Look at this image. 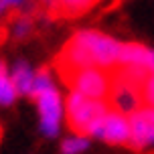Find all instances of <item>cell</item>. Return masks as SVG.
I'll return each instance as SVG.
<instances>
[{
  "mask_svg": "<svg viewBox=\"0 0 154 154\" xmlns=\"http://www.w3.org/2000/svg\"><path fill=\"white\" fill-rule=\"evenodd\" d=\"M109 112V106L106 100H93L85 97L77 91H71L65 101V120L75 136H95L101 138L103 120Z\"/></svg>",
  "mask_w": 154,
  "mask_h": 154,
  "instance_id": "obj_1",
  "label": "cell"
},
{
  "mask_svg": "<svg viewBox=\"0 0 154 154\" xmlns=\"http://www.w3.org/2000/svg\"><path fill=\"white\" fill-rule=\"evenodd\" d=\"M57 75L71 91H77L85 97L93 100H106L109 93V69H97V67H87V69H61Z\"/></svg>",
  "mask_w": 154,
  "mask_h": 154,
  "instance_id": "obj_2",
  "label": "cell"
},
{
  "mask_svg": "<svg viewBox=\"0 0 154 154\" xmlns=\"http://www.w3.org/2000/svg\"><path fill=\"white\" fill-rule=\"evenodd\" d=\"M109 77H112V81H109V93H108V97H106L109 109H116L120 114L130 116L144 106V89L142 87L124 81L122 77L114 75L112 71H109Z\"/></svg>",
  "mask_w": 154,
  "mask_h": 154,
  "instance_id": "obj_3",
  "label": "cell"
},
{
  "mask_svg": "<svg viewBox=\"0 0 154 154\" xmlns=\"http://www.w3.org/2000/svg\"><path fill=\"white\" fill-rule=\"evenodd\" d=\"M77 37L83 41L87 49L91 51L93 59L101 69H112L118 63V55H120V45L116 38L108 37L100 31H77Z\"/></svg>",
  "mask_w": 154,
  "mask_h": 154,
  "instance_id": "obj_4",
  "label": "cell"
},
{
  "mask_svg": "<svg viewBox=\"0 0 154 154\" xmlns=\"http://www.w3.org/2000/svg\"><path fill=\"white\" fill-rule=\"evenodd\" d=\"M31 100L38 103V112H41V130L45 136L53 138L59 132V118H61V100L59 93L53 85L47 87L37 95H32Z\"/></svg>",
  "mask_w": 154,
  "mask_h": 154,
  "instance_id": "obj_5",
  "label": "cell"
},
{
  "mask_svg": "<svg viewBox=\"0 0 154 154\" xmlns=\"http://www.w3.org/2000/svg\"><path fill=\"white\" fill-rule=\"evenodd\" d=\"M101 138L112 146H128L130 140V120L126 114H120L116 109H109L103 120V130Z\"/></svg>",
  "mask_w": 154,
  "mask_h": 154,
  "instance_id": "obj_6",
  "label": "cell"
},
{
  "mask_svg": "<svg viewBox=\"0 0 154 154\" xmlns=\"http://www.w3.org/2000/svg\"><path fill=\"white\" fill-rule=\"evenodd\" d=\"M91 0H53L47 4V16L51 20L59 18H77L91 8Z\"/></svg>",
  "mask_w": 154,
  "mask_h": 154,
  "instance_id": "obj_7",
  "label": "cell"
},
{
  "mask_svg": "<svg viewBox=\"0 0 154 154\" xmlns=\"http://www.w3.org/2000/svg\"><path fill=\"white\" fill-rule=\"evenodd\" d=\"M152 53L142 43H122L116 65H144L152 69Z\"/></svg>",
  "mask_w": 154,
  "mask_h": 154,
  "instance_id": "obj_8",
  "label": "cell"
},
{
  "mask_svg": "<svg viewBox=\"0 0 154 154\" xmlns=\"http://www.w3.org/2000/svg\"><path fill=\"white\" fill-rule=\"evenodd\" d=\"M32 81H35V75L29 69V65L18 63L14 73H12V85L16 87V93H26L29 95L31 89H32Z\"/></svg>",
  "mask_w": 154,
  "mask_h": 154,
  "instance_id": "obj_9",
  "label": "cell"
},
{
  "mask_svg": "<svg viewBox=\"0 0 154 154\" xmlns=\"http://www.w3.org/2000/svg\"><path fill=\"white\" fill-rule=\"evenodd\" d=\"M16 97V87L12 85V79H8L6 75V63L0 61V103L8 106L12 103Z\"/></svg>",
  "mask_w": 154,
  "mask_h": 154,
  "instance_id": "obj_10",
  "label": "cell"
},
{
  "mask_svg": "<svg viewBox=\"0 0 154 154\" xmlns=\"http://www.w3.org/2000/svg\"><path fill=\"white\" fill-rule=\"evenodd\" d=\"M32 16L31 14H20L18 18H16L14 23H12V26H10V35L14 37V41H26V38L32 35Z\"/></svg>",
  "mask_w": 154,
  "mask_h": 154,
  "instance_id": "obj_11",
  "label": "cell"
},
{
  "mask_svg": "<svg viewBox=\"0 0 154 154\" xmlns=\"http://www.w3.org/2000/svg\"><path fill=\"white\" fill-rule=\"evenodd\" d=\"M87 146H89L87 138H83V136H75V138L63 140L61 152H63V154H79V152H83Z\"/></svg>",
  "mask_w": 154,
  "mask_h": 154,
  "instance_id": "obj_12",
  "label": "cell"
},
{
  "mask_svg": "<svg viewBox=\"0 0 154 154\" xmlns=\"http://www.w3.org/2000/svg\"><path fill=\"white\" fill-rule=\"evenodd\" d=\"M144 106L154 108V71H152V75L148 77L146 85H144Z\"/></svg>",
  "mask_w": 154,
  "mask_h": 154,
  "instance_id": "obj_13",
  "label": "cell"
},
{
  "mask_svg": "<svg viewBox=\"0 0 154 154\" xmlns=\"http://www.w3.org/2000/svg\"><path fill=\"white\" fill-rule=\"evenodd\" d=\"M8 37H10V24L2 18V23H0V45H4Z\"/></svg>",
  "mask_w": 154,
  "mask_h": 154,
  "instance_id": "obj_14",
  "label": "cell"
},
{
  "mask_svg": "<svg viewBox=\"0 0 154 154\" xmlns=\"http://www.w3.org/2000/svg\"><path fill=\"white\" fill-rule=\"evenodd\" d=\"M4 8H6V0H0V12H2Z\"/></svg>",
  "mask_w": 154,
  "mask_h": 154,
  "instance_id": "obj_15",
  "label": "cell"
},
{
  "mask_svg": "<svg viewBox=\"0 0 154 154\" xmlns=\"http://www.w3.org/2000/svg\"><path fill=\"white\" fill-rule=\"evenodd\" d=\"M152 71H154V53H152Z\"/></svg>",
  "mask_w": 154,
  "mask_h": 154,
  "instance_id": "obj_16",
  "label": "cell"
},
{
  "mask_svg": "<svg viewBox=\"0 0 154 154\" xmlns=\"http://www.w3.org/2000/svg\"><path fill=\"white\" fill-rule=\"evenodd\" d=\"M0 138H2V126H0Z\"/></svg>",
  "mask_w": 154,
  "mask_h": 154,
  "instance_id": "obj_17",
  "label": "cell"
}]
</instances>
